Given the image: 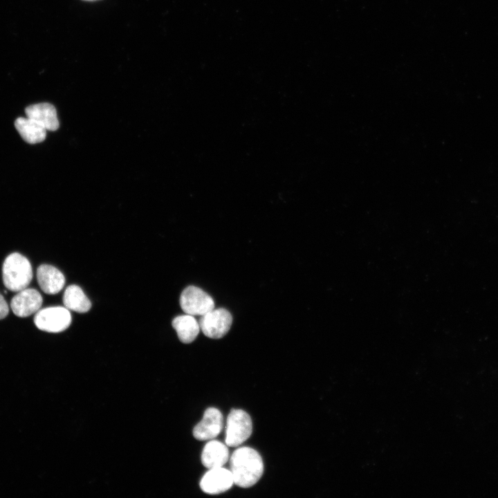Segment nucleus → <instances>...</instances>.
<instances>
[{
    "mask_svg": "<svg viewBox=\"0 0 498 498\" xmlns=\"http://www.w3.org/2000/svg\"><path fill=\"white\" fill-rule=\"evenodd\" d=\"M2 278L6 288L19 292L30 284L33 279V269L29 260L18 252L10 254L2 266Z\"/></svg>",
    "mask_w": 498,
    "mask_h": 498,
    "instance_id": "obj_2",
    "label": "nucleus"
},
{
    "mask_svg": "<svg viewBox=\"0 0 498 498\" xmlns=\"http://www.w3.org/2000/svg\"><path fill=\"white\" fill-rule=\"evenodd\" d=\"M63 303L68 310L77 313H86L91 307V303L82 288L77 285H70L64 290Z\"/></svg>",
    "mask_w": 498,
    "mask_h": 498,
    "instance_id": "obj_15",
    "label": "nucleus"
},
{
    "mask_svg": "<svg viewBox=\"0 0 498 498\" xmlns=\"http://www.w3.org/2000/svg\"><path fill=\"white\" fill-rule=\"evenodd\" d=\"M34 323L42 331L59 333L70 326L71 315L65 306H50L39 309L35 313Z\"/></svg>",
    "mask_w": 498,
    "mask_h": 498,
    "instance_id": "obj_4",
    "label": "nucleus"
},
{
    "mask_svg": "<svg viewBox=\"0 0 498 498\" xmlns=\"http://www.w3.org/2000/svg\"><path fill=\"white\" fill-rule=\"evenodd\" d=\"M84 1H95V0H84Z\"/></svg>",
    "mask_w": 498,
    "mask_h": 498,
    "instance_id": "obj_17",
    "label": "nucleus"
},
{
    "mask_svg": "<svg viewBox=\"0 0 498 498\" xmlns=\"http://www.w3.org/2000/svg\"><path fill=\"white\" fill-rule=\"evenodd\" d=\"M229 457V451L226 444L210 440L204 446L201 454V462L208 469L223 467Z\"/></svg>",
    "mask_w": 498,
    "mask_h": 498,
    "instance_id": "obj_12",
    "label": "nucleus"
},
{
    "mask_svg": "<svg viewBox=\"0 0 498 498\" xmlns=\"http://www.w3.org/2000/svg\"><path fill=\"white\" fill-rule=\"evenodd\" d=\"M15 125L22 138L28 143L42 142L46 138V129L30 118H18Z\"/></svg>",
    "mask_w": 498,
    "mask_h": 498,
    "instance_id": "obj_13",
    "label": "nucleus"
},
{
    "mask_svg": "<svg viewBox=\"0 0 498 498\" xmlns=\"http://www.w3.org/2000/svg\"><path fill=\"white\" fill-rule=\"evenodd\" d=\"M42 302V296L36 289L26 288L12 297L10 308L17 317H26L36 313Z\"/></svg>",
    "mask_w": 498,
    "mask_h": 498,
    "instance_id": "obj_7",
    "label": "nucleus"
},
{
    "mask_svg": "<svg viewBox=\"0 0 498 498\" xmlns=\"http://www.w3.org/2000/svg\"><path fill=\"white\" fill-rule=\"evenodd\" d=\"M37 279L42 291L49 295L58 293L65 284L62 273L48 264H42L37 268Z\"/></svg>",
    "mask_w": 498,
    "mask_h": 498,
    "instance_id": "obj_10",
    "label": "nucleus"
},
{
    "mask_svg": "<svg viewBox=\"0 0 498 498\" xmlns=\"http://www.w3.org/2000/svg\"><path fill=\"white\" fill-rule=\"evenodd\" d=\"M26 114L46 130L55 131L59 128V120L55 107L47 102L30 105L26 108Z\"/></svg>",
    "mask_w": 498,
    "mask_h": 498,
    "instance_id": "obj_11",
    "label": "nucleus"
},
{
    "mask_svg": "<svg viewBox=\"0 0 498 498\" xmlns=\"http://www.w3.org/2000/svg\"><path fill=\"white\" fill-rule=\"evenodd\" d=\"M230 463L234 483L241 488L254 486L264 472V463L260 454L249 447L235 450Z\"/></svg>",
    "mask_w": 498,
    "mask_h": 498,
    "instance_id": "obj_1",
    "label": "nucleus"
},
{
    "mask_svg": "<svg viewBox=\"0 0 498 498\" xmlns=\"http://www.w3.org/2000/svg\"><path fill=\"white\" fill-rule=\"evenodd\" d=\"M180 305L186 314L191 315L202 316L214 308V302L211 296L194 286H190L183 290Z\"/></svg>",
    "mask_w": 498,
    "mask_h": 498,
    "instance_id": "obj_6",
    "label": "nucleus"
},
{
    "mask_svg": "<svg viewBox=\"0 0 498 498\" xmlns=\"http://www.w3.org/2000/svg\"><path fill=\"white\" fill-rule=\"evenodd\" d=\"M9 312L8 305L4 297L0 294V320L5 318Z\"/></svg>",
    "mask_w": 498,
    "mask_h": 498,
    "instance_id": "obj_16",
    "label": "nucleus"
},
{
    "mask_svg": "<svg viewBox=\"0 0 498 498\" xmlns=\"http://www.w3.org/2000/svg\"><path fill=\"white\" fill-rule=\"evenodd\" d=\"M234 484L230 470L223 467L209 469L200 481L201 489L209 495H218L228 490Z\"/></svg>",
    "mask_w": 498,
    "mask_h": 498,
    "instance_id": "obj_8",
    "label": "nucleus"
},
{
    "mask_svg": "<svg viewBox=\"0 0 498 498\" xmlns=\"http://www.w3.org/2000/svg\"><path fill=\"white\" fill-rule=\"evenodd\" d=\"M172 326L176 330L179 340L185 344L193 342L201 329L199 321L194 315L189 314L176 317L172 320Z\"/></svg>",
    "mask_w": 498,
    "mask_h": 498,
    "instance_id": "obj_14",
    "label": "nucleus"
},
{
    "mask_svg": "<svg viewBox=\"0 0 498 498\" xmlns=\"http://www.w3.org/2000/svg\"><path fill=\"white\" fill-rule=\"evenodd\" d=\"M223 426V416L214 407L208 408L201 421L194 427L193 436L199 441L212 440L221 432Z\"/></svg>",
    "mask_w": 498,
    "mask_h": 498,
    "instance_id": "obj_9",
    "label": "nucleus"
},
{
    "mask_svg": "<svg viewBox=\"0 0 498 498\" xmlns=\"http://www.w3.org/2000/svg\"><path fill=\"white\" fill-rule=\"evenodd\" d=\"M232 322L230 313L222 308H214L201 316L200 329L205 335L213 339L223 337L230 330Z\"/></svg>",
    "mask_w": 498,
    "mask_h": 498,
    "instance_id": "obj_5",
    "label": "nucleus"
},
{
    "mask_svg": "<svg viewBox=\"0 0 498 498\" xmlns=\"http://www.w3.org/2000/svg\"><path fill=\"white\" fill-rule=\"evenodd\" d=\"M252 431L248 414L242 409H232L227 418L225 443L229 447H238L250 436Z\"/></svg>",
    "mask_w": 498,
    "mask_h": 498,
    "instance_id": "obj_3",
    "label": "nucleus"
}]
</instances>
